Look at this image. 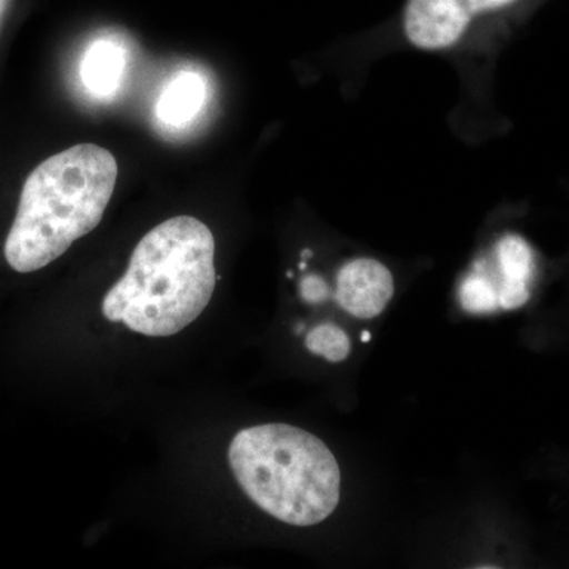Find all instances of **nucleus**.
I'll use <instances>...</instances> for the list:
<instances>
[{
  "label": "nucleus",
  "instance_id": "1",
  "mask_svg": "<svg viewBox=\"0 0 569 569\" xmlns=\"http://www.w3.org/2000/svg\"><path fill=\"white\" fill-rule=\"evenodd\" d=\"M216 239L194 217L157 224L134 247L126 274L108 291L102 312L138 335L170 337L193 323L216 290Z\"/></svg>",
  "mask_w": 569,
  "mask_h": 569
},
{
  "label": "nucleus",
  "instance_id": "2",
  "mask_svg": "<svg viewBox=\"0 0 569 569\" xmlns=\"http://www.w3.org/2000/svg\"><path fill=\"white\" fill-rule=\"evenodd\" d=\"M118 162L97 144H77L40 163L26 179L6 242L7 263L28 274L62 257L102 222Z\"/></svg>",
  "mask_w": 569,
  "mask_h": 569
},
{
  "label": "nucleus",
  "instance_id": "3",
  "mask_svg": "<svg viewBox=\"0 0 569 569\" xmlns=\"http://www.w3.org/2000/svg\"><path fill=\"white\" fill-rule=\"evenodd\" d=\"M247 497L288 526L323 522L340 500V468L320 438L288 425L247 427L228 451Z\"/></svg>",
  "mask_w": 569,
  "mask_h": 569
},
{
  "label": "nucleus",
  "instance_id": "4",
  "mask_svg": "<svg viewBox=\"0 0 569 569\" xmlns=\"http://www.w3.org/2000/svg\"><path fill=\"white\" fill-rule=\"evenodd\" d=\"M523 0H406L399 28L403 40L421 51L467 48L496 31Z\"/></svg>",
  "mask_w": 569,
  "mask_h": 569
},
{
  "label": "nucleus",
  "instance_id": "5",
  "mask_svg": "<svg viewBox=\"0 0 569 569\" xmlns=\"http://www.w3.org/2000/svg\"><path fill=\"white\" fill-rule=\"evenodd\" d=\"M535 269L529 242L519 234L501 236L488 253L471 264L460 282V306L475 316L519 309L530 299Z\"/></svg>",
  "mask_w": 569,
  "mask_h": 569
},
{
  "label": "nucleus",
  "instance_id": "6",
  "mask_svg": "<svg viewBox=\"0 0 569 569\" xmlns=\"http://www.w3.org/2000/svg\"><path fill=\"white\" fill-rule=\"evenodd\" d=\"M392 295L395 277L376 258H353L337 271V305L359 320H372L380 316L387 309Z\"/></svg>",
  "mask_w": 569,
  "mask_h": 569
},
{
  "label": "nucleus",
  "instance_id": "7",
  "mask_svg": "<svg viewBox=\"0 0 569 569\" xmlns=\"http://www.w3.org/2000/svg\"><path fill=\"white\" fill-rule=\"evenodd\" d=\"M123 69L126 54L122 48L112 40H97L82 61V82L93 96H111L121 84Z\"/></svg>",
  "mask_w": 569,
  "mask_h": 569
},
{
  "label": "nucleus",
  "instance_id": "8",
  "mask_svg": "<svg viewBox=\"0 0 569 569\" xmlns=\"http://www.w3.org/2000/svg\"><path fill=\"white\" fill-rule=\"evenodd\" d=\"M203 80L192 71H182L164 88L157 112L170 126H183L198 114L203 107Z\"/></svg>",
  "mask_w": 569,
  "mask_h": 569
},
{
  "label": "nucleus",
  "instance_id": "9",
  "mask_svg": "<svg viewBox=\"0 0 569 569\" xmlns=\"http://www.w3.org/2000/svg\"><path fill=\"white\" fill-rule=\"evenodd\" d=\"M306 347L310 353L321 356L326 361H346L350 355V337L339 326L326 323L317 326L306 337Z\"/></svg>",
  "mask_w": 569,
  "mask_h": 569
},
{
  "label": "nucleus",
  "instance_id": "10",
  "mask_svg": "<svg viewBox=\"0 0 569 569\" xmlns=\"http://www.w3.org/2000/svg\"><path fill=\"white\" fill-rule=\"evenodd\" d=\"M299 295L307 305H323L325 301H328L331 290L323 277L309 274L299 283Z\"/></svg>",
  "mask_w": 569,
  "mask_h": 569
},
{
  "label": "nucleus",
  "instance_id": "11",
  "mask_svg": "<svg viewBox=\"0 0 569 569\" xmlns=\"http://www.w3.org/2000/svg\"><path fill=\"white\" fill-rule=\"evenodd\" d=\"M10 0H0V24H2L3 17H6V11L9 9Z\"/></svg>",
  "mask_w": 569,
  "mask_h": 569
}]
</instances>
